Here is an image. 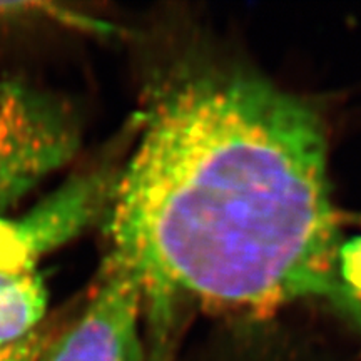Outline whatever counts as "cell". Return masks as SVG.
I'll list each match as a JSON object with an SVG mask.
<instances>
[{
    "label": "cell",
    "instance_id": "cell-1",
    "mask_svg": "<svg viewBox=\"0 0 361 361\" xmlns=\"http://www.w3.org/2000/svg\"><path fill=\"white\" fill-rule=\"evenodd\" d=\"M134 135L104 228L144 318L161 328L174 301L308 305L361 336V243L343 231L326 124L308 99L179 20L146 74Z\"/></svg>",
    "mask_w": 361,
    "mask_h": 361
},
{
    "label": "cell",
    "instance_id": "cell-2",
    "mask_svg": "<svg viewBox=\"0 0 361 361\" xmlns=\"http://www.w3.org/2000/svg\"><path fill=\"white\" fill-rule=\"evenodd\" d=\"M80 124L66 101L0 79V219L80 147Z\"/></svg>",
    "mask_w": 361,
    "mask_h": 361
},
{
    "label": "cell",
    "instance_id": "cell-3",
    "mask_svg": "<svg viewBox=\"0 0 361 361\" xmlns=\"http://www.w3.org/2000/svg\"><path fill=\"white\" fill-rule=\"evenodd\" d=\"M142 310L135 278L106 256L82 308L57 324L35 361H144Z\"/></svg>",
    "mask_w": 361,
    "mask_h": 361
},
{
    "label": "cell",
    "instance_id": "cell-4",
    "mask_svg": "<svg viewBox=\"0 0 361 361\" xmlns=\"http://www.w3.org/2000/svg\"><path fill=\"white\" fill-rule=\"evenodd\" d=\"M121 162H106L67 179L17 218L0 219V251L37 266L44 256L104 219Z\"/></svg>",
    "mask_w": 361,
    "mask_h": 361
},
{
    "label": "cell",
    "instance_id": "cell-5",
    "mask_svg": "<svg viewBox=\"0 0 361 361\" xmlns=\"http://www.w3.org/2000/svg\"><path fill=\"white\" fill-rule=\"evenodd\" d=\"M47 306L40 269L0 255V345L19 341L42 326Z\"/></svg>",
    "mask_w": 361,
    "mask_h": 361
},
{
    "label": "cell",
    "instance_id": "cell-6",
    "mask_svg": "<svg viewBox=\"0 0 361 361\" xmlns=\"http://www.w3.org/2000/svg\"><path fill=\"white\" fill-rule=\"evenodd\" d=\"M0 24L59 25L94 35H112L116 32V27L109 22L72 8L67 4L47 2V0L0 2Z\"/></svg>",
    "mask_w": 361,
    "mask_h": 361
},
{
    "label": "cell",
    "instance_id": "cell-7",
    "mask_svg": "<svg viewBox=\"0 0 361 361\" xmlns=\"http://www.w3.org/2000/svg\"><path fill=\"white\" fill-rule=\"evenodd\" d=\"M59 323L45 322L39 329L16 343L0 345V361H35Z\"/></svg>",
    "mask_w": 361,
    "mask_h": 361
},
{
    "label": "cell",
    "instance_id": "cell-8",
    "mask_svg": "<svg viewBox=\"0 0 361 361\" xmlns=\"http://www.w3.org/2000/svg\"><path fill=\"white\" fill-rule=\"evenodd\" d=\"M360 223H361V219H360Z\"/></svg>",
    "mask_w": 361,
    "mask_h": 361
}]
</instances>
